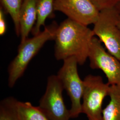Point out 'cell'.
<instances>
[{
  "mask_svg": "<svg viewBox=\"0 0 120 120\" xmlns=\"http://www.w3.org/2000/svg\"><path fill=\"white\" fill-rule=\"evenodd\" d=\"M95 36L93 30L69 18L58 26L54 40V56L57 60L75 57L78 64L88 58L91 43Z\"/></svg>",
  "mask_w": 120,
  "mask_h": 120,
  "instance_id": "cell-1",
  "label": "cell"
},
{
  "mask_svg": "<svg viewBox=\"0 0 120 120\" xmlns=\"http://www.w3.org/2000/svg\"><path fill=\"white\" fill-rule=\"evenodd\" d=\"M58 25L56 22L45 26L38 34L21 42L17 55L8 68V85L13 88L16 82L24 74L30 61L37 55L48 41L54 40Z\"/></svg>",
  "mask_w": 120,
  "mask_h": 120,
  "instance_id": "cell-2",
  "label": "cell"
},
{
  "mask_svg": "<svg viewBox=\"0 0 120 120\" xmlns=\"http://www.w3.org/2000/svg\"><path fill=\"white\" fill-rule=\"evenodd\" d=\"M83 81L82 113L86 114L88 120H103V101L109 96L110 85L99 75L89 74Z\"/></svg>",
  "mask_w": 120,
  "mask_h": 120,
  "instance_id": "cell-3",
  "label": "cell"
},
{
  "mask_svg": "<svg viewBox=\"0 0 120 120\" xmlns=\"http://www.w3.org/2000/svg\"><path fill=\"white\" fill-rule=\"evenodd\" d=\"M78 64L75 57L68 58L63 60V64L56 75L70 99L71 106L69 110L71 118H77L82 113L84 81L79 76Z\"/></svg>",
  "mask_w": 120,
  "mask_h": 120,
  "instance_id": "cell-4",
  "label": "cell"
},
{
  "mask_svg": "<svg viewBox=\"0 0 120 120\" xmlns=\"http://www.w3.org/2000/svg\"><path fill=\"white\" fill-rule=\"evenodd\" d=\"M119 15L115 7L100 11L93 30L108 52L120 61V28L117 24Z\"/></svg>",
  "mask_w": 120,
  "mask_h": 120,
  "instance_id": "cell-5",
  "label": "cell"
},
{
  "mask_svg": "<svg viewBox=\"0 0 120 120\" xmlns=\"http://www.w3.org/2000/svg\"><path fill=\"white\" fill-rule=\"evenodd\" d=\"M64 88L56 75L48 77L45 92L39 101V107L49 120H69L70 110L64 103Z\"/></svg>",
  "mask_w": 120,
  "mask_h": 120,
  "instance_id": "cell-6",
  "label": "cell"
},
{
  "mask_svg": "<svg viewBox=\"0 0 120 120\" xmlns=\"http://www.w3.org/2000/svg\"><path fill=\"white\" fill-rule=\"evenodd\" d=\"M88 58L90 68L102 71L109 85L120 87V61L105 50L102 42L96 36L91 43Z\"/></svg>",
  "mask_w": 120,
  "mask_h": 120,
  "instance_id": "cell-7",
  "label": "cell"
},
{
  "mask_svg": "<svg viewBox=\"0 0 120 120\" xmlns=\"http://www.w3.org/2000/svg\"><path fill=\"white\" fill-rule=\"evenodd\" d=\"M54 9L86 26L94 25L100 13L91 0H54Z\"/></svg>",
  "mask_w": 120,
  "mask_h": 120,
  "instance_id": "cell-8",
  "label": "cell"
},
{
  "mask_svg": "<svg viewBox=\"0 0 120 120\" xmlns=\"http://www.w3.org/2000/svg\"><path fill=\"white\" fill-rule=\"evenodd\" d=\"M38 0H24L20 13L21 42L28 38L37 19Z\"/></svg>",
  "mask_w": 120,
  "mask_h": 120,
  "instance_id": "cell-9",
  "label": "cell"
},
{
  "mask_svg": "<svg viewBox=\"0 0 120 120\" xmlns=\"http://www.w3.org/2000/svg\"><path fill=\"white\" fill-rule=\"evenodd\" d=\"M109 96L110 101L103 109V120H120V87L110 86Z\"/></svg>",
  "mask_w": 120,
  "mask_h": 120,
  "instance_id": "cell-10",
  "label": "cell"
},
{
  "mask_svg": "<svg viewBox=\"0 0 120 120\" xmlns=\"http://www.w3.org/2000/svg\"><path fill=\"white\" fill-rule=\"evenodd\" d=\"M54 0H38L37 19L32 34L34 36L38 34L42 26H45V21L47 18L54 17Z\"/></svg>",
  "mask_w": 120,
  "mask_h": 120,
  "instance_id": "cell-11",
  "label": "cell"
},
{
  "mask_svg": "<svg viewBox=\"0 0 120 120\" xmlns=\"http://www.w3.org/2000/svg\"><path fill=\"white\" fill-rule=\"evenodd\" d=\"M17 107L22 120H49L39 106H34L30 102L18 100Z\"/></svg>",
  "mask_w": 120,
  "mask_h": 120,
  "instance_id": "cell-12",
  "label": "cell"
},
{
  "mask_svg": "<svg viewBox=\"0 0 120 120\" xmlns=\"http://www.w3.org/2000/svg\"><path fill=\"white\" fill-rule=\"evenodd\" d=\"M18 100L12 96L3 99L0 102V120H22L18 112Z\"/></svg>",
  "mask_w": 120,
  "mask_h": 120,
  "instance_id": "cell-13",
  "label": "cell"
},
{
  "mask_svg": "<svg viewBox=\"0 0 120 120\" xmlns=\"http://www.w3.org/2000/svg\"><path fill=\"white\" fill-rule=\"evenodd\" d=\"M24 0H0L1 7L5 13L10 15L14 23L17 36H20L19 17L20 10Z\"/></svg>",
  "mask_w": 120,
  "mask_h": 120,
  "instance_id": "cell-14",
  "label": "cell"
},
{
  "mask_svg": "<svg viewBox=\"0 0 120 120\" xmlns=\"http://www.w3.org/2000/svg\"><path fill=\"white\" fill-rule=\"evenodd\" d=\"M100 11L105 9L114 8L120 0H91Z\"/></svg>",
  "mask_w": 120,
  "mask_h": 120,
  "instance_id": "cell-15",
  "label": "cell"
},
{
  "mask_svg": "<svg viewBox=\"0 0 120 120\" xmlns=\"http://www.w3.org/2000/svg\"><path fill=\"white\" fill-rule=\"evenodd\" d=\"M5 13L2 7L0 9V35L3 36L6 33L7 31V23L5 19Z\"/></svg>",
  "mask_w": 120,
  "mask_h": 120,
  "instance_id": "cell-16",
  "label": "cell"
},
{
  "mask_svg": "<svg viewBox=\"0 0 120 120\" xmlns=\"http://www.w3.org/2000/svg\"><path fill=\"white\" fill-rule=\"evenodd\" d=\"M115 8L120 14V0L119 1V2L117 3V4L116 5Z\"/></svg>",
  "mask_w": 120,
  "mask_h": 120,
  "instance_id": "cell-17",
  "label": "cell"
},
{
  "mask_svg": "<svg viewBox=\"0 0 120 120\" xmlns=\"http://www.w3.org/2000/svg\"><path fill=\"white\" fill-rule=\"evenodd\" d=\"M117 24L118 27L120 28V14H119L118 18H117Z\"/></svg>",
  "mask_w": 120,
  "mask_h": 120,
  "instance_id": "cell-18",
  "label": "cell"
}]
</instances>
